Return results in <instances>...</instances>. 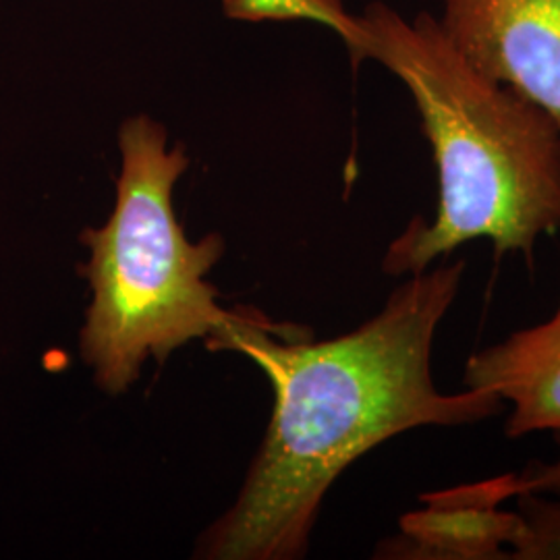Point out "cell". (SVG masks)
Segmentation results:
<instances>
[{
    "mask_svg": "<svg viewBox=\"0 0 560 560\" xmlns=\"http://www.w3.org/2000/svg\"><path fill=\"white\" fill-rule=\"evenodd\" d=\"M224 11L233 20L316 21L339 34L342 42L353 32L355 18L342 0H224Z\"/></svg>",
    "mask_w": 560,
    "mask_h": 560,
    "instance_id": "ba28073f",
    "label": "cell"
},
{
    "mask_svg": "<svg viewBox=\"0 0 560 560\" xmlns=\"http://www.w3.org/2000/svg\"><path fill=\"white\" fill-rule=\"evenodd\" d=\"M353 65L395 73L420 110L439 171L432 221L413 219L386 249L390 277L420 275L469 241L532 264L541 235L560 231V129L536 102L490 80L457 52L430 13L413 21L384 2L355 18Z\"/></svg>",
    "mask_w": 560,
    "mask_h": 560,
    "instance_id": "7a4b0ae2",
    "label": "cell"
},
{
    "mask_svg": "<svg viewBox=\"0 0 560 560\" xmlns=\"http://www.w3.org/2000/svg\"><path fill=\"white\" fill-rule=\"evenodd\" d=\"M463 386L490 390L511 402L504 423L509 439L560 430V301L557 312L474 353L463 370Z\"/></svg>",
    "mask_w": 560,
    "mask_h": 560,
    "instance_id": "5b68a950",
    "label": "cell"
},
{
    "mask_svg": "<svg viewBox=\"0 0 560 560\" xmlns=\"http://www.w3.org/2000/svg\"><path fill=\"white\" fill-rule=\"evenodd\" d=\"M117 201L101 229L80 241L90 260L80 275L92 301L80 332L81 358L108 395H120L140 378L148 360L159 363L194 339L208 340L237 318L224 310L206 275L221 260L224 240L185 237L173 208V191L189 159L168 148L164 125L138 115L119 131Z\"/></svg>",
    "mask_w": 560,
    "mask_h": 560,
    "instance_id": "3957f363",
    "label": "cell"
},
{
    "mask_svg": "<svg viewBox=\"0 0 560 560\" xmlns=\"http://www.w3.org/2000/svg\"><path fill=\"white\" fill-rule=\"evenodd\" d=\"M520 527L509 559H560V501L541 494H520Z\"/></svg>",
    "mask_w": 560,
    "mask_h": 560,
    "instance_id": "9c48e42d",
    "label": "cell"
},
{
    "mask_svg": "<svg viewBox=\"0 0 560 560\" xmlns=\"http://www.w3.org/2000/svg\"><path fill=\"white\" fill-rule=\"evenodd\" d=\"M555 442L559 448V457L550 463L534 460L525 465L520 474H506L494 480L441 490L425 497L432 501L478 502V504H492V506H499L501 502L509 499H517L520 494H541V497L560 501V430L555 432Z\"/></svg>",
    "mask_w": 560,
    "mask_h": 560,
    "instance_id": "52a82bcc",
    "label": "cell"
},
{
    "mask_svg": "<svg viewBox=\"0 0 560 560\" xmlns=\"http://www.w3.org/2000/svg\"><path fill=\"white\" fill-rule=\"evenodd\" d=\"M444 36L490 80L544 108L560 129V0H442Z\"/></svg>",
    "mask_w": 560,
    "mask_h": 560,
    "instance_id": "277c9868",
    "label": "cell"
},
{
    "mask_svg": "<svg viewBox=\"0 0 560 560\" xmlns=\"http://www.w3.org/2000/svg\"><path fill=\"white\" fill-rule=\"evenodd\" d=\"M465 266L459 258L411 275L381 314L337 339L312 340L303 328L237 307V318L206 340L210 351L256 361L275 409L237 501L201 536L196 557L301 559L326 492L353 460L413 428L501 416L499 395H444L432 376L436 332Z\"/></svg>",
    "mask_w": 560,
    "mask_h": 560,
    "instance_id": "6da1fadb",
    "label": "cell"
},
{
    "mask_svg": "<svg viewBox=\"0 0 560 560\" xmlns=\"http://www.w3.org/2000/svg\"><path fill=\"white\" fill-rule=\"evenodd\" d=\"M423 499V497H421ZM425 509L400 520V536L382 541L381 559H509L520 513L492 504L423 499Z\"/></svg>",
    "mask_w": 560,
    "mask_h": 560,
    "instance_id": "8992f818",
    "label": "cell"
}]
</instances>
